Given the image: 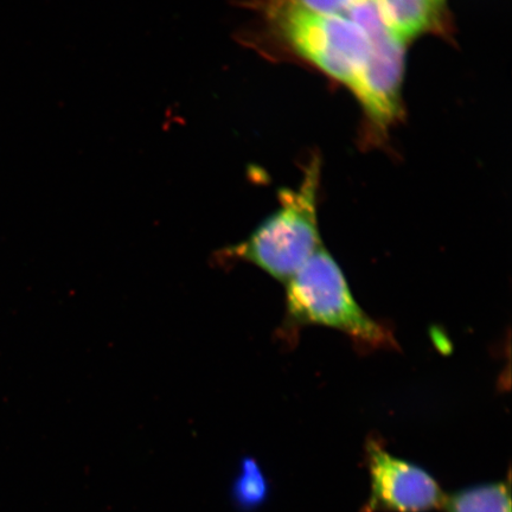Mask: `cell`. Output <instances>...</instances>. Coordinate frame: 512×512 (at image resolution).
<instances>
[{
	"instance_id": "9",
	"label": "cell",
	"mask_w": 512,
	"mask_h": 512,
	"mask_svg": "<svg viewBox=\"0 0 512 512\" xmlns=\"http://www.w3.org/2000/svg\"><path fill=\"white\" fill-rule=\"evenodd\" d=\"M297 2L319 14L345 17L360 0H297Z\"/></svg>"
},
{
	"instance_id": "8",
	"label": "cell",
	"mask_w": 512,
	"mask_h": 512,
	"mask_svg": "<svg viewBox=\"0 0 512 512\" xmlns=\"http://www.w3.org/2000/svg\"><path fill=\"white\" fill-rule=\"evenodd\" d=\"M268 494V484L264 472L252 459H246L234 486L236 502L245 509L258 507Z\"/></svg>"
},
{
	"instance_id": "10",
	"label": "cell",
	"mask_w": 512,
	"mask_h": 512,
	"mask_svg": "<svg viewBox=\"0 0 512 512\" xmlns=\"http://www.w3.org/2000/svg\"><path fill=\"white\" fill-rule=\"evenodd\" d=\"M439 3L445 4L446 0H438Z\"/></svg>"
},
{
	"instance_id": "7",
	"label": "cell",
	"mask_w": 512,
	"mask_h": 512,
	"mask_svg": "<svg viewBox=\"0 0 512 512\" xmlns=\"http://www.w3.org/2000/svg\"><path fill=\"white\" fill-rule=\"evenodd\" d=\"M446 512H511L510 488L503 482L470 486L445 497Z\"/></svg>"
},
{
	"instance_id": "3",
	"label": "cell",
	"mask_w": 512,
	"mask_h": 512,
	"mask_svg": "<svg viewBox=\"0 0 512 512\" xmlns=\"http://www.w3.org/2000/svg\"><path fill=\"white\" fill-rule=\"evenodd\" d=\"M319 163L313 160L296 190L280 191V208L227 254L286 283L322 245L317 216Z\"/></svg>"
},
{
	"instance_id": "1",
	"label": "cell",
	"mask_w": 512,
	"mask_h": 512,
	"mask_svg": "<svg viewBox=\"0 0 512 512\" xmlns=\"http://www.w3.org/2000/svg\"><path fill=\"white\" fill-rule=\"evenodd\" d=\"M286 285V323L294 328L322 325L368 348L395 345L386 326L356 302L345 275L332 255L320 246Z\"/></svg>"
},
{
	"instance_id": "4",
	"label": "cell",
	"mask_w": 512,
	"mask_h": 512,
	"mask_svg": "<svg viewBox=\"0 0 512 512\" xmlns=\"http://www.w3.org/2000/svg\"><path fill=\"white\" fill-rule=\"evenodd\" d=\"M345 17L360 25L369 41L367 60L351 92L370 124L386 132L401 110L407 44L383 22L375 0H360Z\"/></svg>"
},
{
	"instance_id": "6",
	"label": "cell",
	"mask_w": 512,
	"mask_h": 512,
	"mask_svg": "<svg viewBox=\"0 0 512 512\" xmlns=\"http://www.w3.org/2000/svg\"><path fill=\"white\" fill-rule=\"evenodd\" d=\"M383 22L403 43L444 29L445 4L438 0H375Z\"/></svg>"
},
{
	"instance_id": "5",
	"label": "cell",
	"mask_w": 512,
	"mask_h": 512,
	"mask_svg": "<svg viewBox=\"0 0 512 512\" xmlns=\"http://www.w3.org/2000/svg\"><path fill=\"white\" fill-rule=\"evenodd\" d=\"M370 496L366 512H427L443 508L445 494L422 467L396 458L371 440L367 447Z\"/></svg>"
},
{
	"instance_id": "2",
	"label": "cell",
	"mask_w": 512,
	"mask_h": 512,
	"mask_svg": "<svg viewBox=\"0 0 512 512\" xmlns=\"http://www.w3.org/2000/svg\"><path fill=\"white\" fill-rule=\"evenodd\" d=\"M262 9L287 48L351 91L369 50L360 25L347 17L319 14L297 0H264Z\"/></svg>"
}]
</instances>
